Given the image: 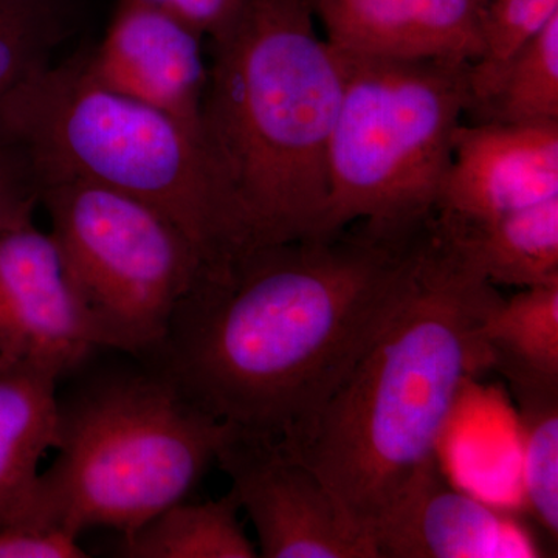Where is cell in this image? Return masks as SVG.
<instances>
[{"instance_id":"cell-14","label":"cell","mask_w":558,"mask_h":558,"mask_svg":"<svg viewBox=\"0 0 558 558\" xmlns=\"http://www.w3.org/2000/svg\"><path fill=\"white\" fill-rule=\"evenodd\" d=\"M60 381L44 366L0 360V529H38L39 464L57 442Z\"/></svg>"},{"instance_id":"cell-10","label":"cell","mask_w":558,"mask_h":558,"mask_svg":"<svg viewBox=\"0 0 558 558\" xmlns=\"http://www.w3.org/2000/svg\"><path fill=\"white\" fill-rule=\"evenodd\" d=\"M376 558H538L537 537L508 510L459 490L439 457L414 473L371 526Z\"/></svg>"},{"instance_id":"cell-20","label":"cell","mask_w":558,"mask_h":558,"mask_svg":"<svg viewBox=\"0 0 558 558\" xmlns=\"http://www.w3.org/2000/svg\"><path fill=\"white\" fill-rule=\"evenodd\" d=\"M519 405L521 484L532 517L558 538V385L510 384Z\"/></svg>"},{"instance_id":"cell-21","label":"cell","mask_w":558,"mask_h":558,"mask_svg":"<svg viewBox=\"0 0 558 558\" xmlns=\"http://www.w3.org/2000/svg\"><path fill=\"white\" fill-rule=\"evenodd\" d=\"M558 14V0H483V54L470 65V100Z\"/></svg>"},{"instance_id":"cell-15","label":"cell","mask_w":558,"mask_h":558,"mask_svg":"<svg viewBox=\"0 0 558 558\" xmlns=\"http://www.w3.org/2000/svg\"><path fill=\"white\" fill-rule=\"evenodd\" d=\"M433 226L440 240L490 284H558V197L492 218L435 213Z\"/></svg>"},{"instance_id":"cell-12","label":"cell","mask_w":558,"mask_h":558,"mask_svg":"<svg viewBox=\"0 0 558 558\" xmlns=\"http://www.w3.org/2000/svg\"><path fill=\"white\" fill-rule=\"evenodd\" d=\"M558 197V121L459 124L436 211L492 218Z\"/></svg>"},{"instance_id":"cell-22","label":"cell","mask_w":558,"mask_h":558,"mask_svg":"<svg viewBox=\"0 0 558 558\" xmlns=\"http://www.w3.org/2000/svg\"><path fill=\"white\" fill-rule=\"evenodd\" d=\"M40 205V182L31 159L0 138V234L33 222Z\"/></svg>"},{"instance_id":"cell-17","label":"cell","mask_w":558,"mask_h":558,"mask_svg":"<svg viewBox=\"0 0 558 558\" xmlns=\"http://www.w3.org/2000/svg\"><path fill=\"white\" fill-rule=\"evenodd\" d=\"M490 368L510 384L558 385V284L501 300L481 328Z\"/></svg>"},{"instance_id":"cell-5","label":"cell","mask_w":558,"mask_h":558,"mask_svg":"<svg viewBox=\"0 0 558 558\" xmlns=\"http://www.w3.org/2000/svg\"><path fill=\"white\" fill-rule=\"evenodd\" d=\"M0 138L24 150L40 186L84 180L153 205L189 236L205 270L242 253L199 135L101 84L87 50L53 62L0 105Z\"/></svg>"},{"instance_id":"cell-25","label":"cell","mask_w":558,"mask_h":558,"mask_svg":"<svg viewBox=\"0 0 558 558\" xmlns=\"http://www.w3.org/2000/svg\"><path fill=\"white\" fill-rule=\"evenodd\" d=\"M0 360H2V359H0Z\"/></svg>"},{"instance_id":"cell-8","label":"cell","mask_w":558,"mask_h":558,"mask_svg":"<svg viewBox=\"0 0 558 558\" xmlns=\"http://www.w3.org/2000/svg\"><path fill=\"white\" fill-rule=\"evenodd\" d=\"M258 534L264 558H376L317 473L271 436L233 433L216 458Z\"/></svg>"},{"instance_id":"cell-2","label":"cell","mask_w":558,"mask_h":558,"mask_svg":"<svg viewBox=\"0 0 558 558\" xmlns=\"http://www.w3.org/2000/svg\"><path fill=\"white\" fill-rule=\"evenodd\" d=\"M501 300L440 240L432 218L380 328L318 409L279 438L366 537L407 481L438 457L465 384L490 368L481 328Z\"/></svg>"},{"instance_id":"cell-4","label":"cell","mask_w":558,"mask_h":558,"mask_svg":"<svg viewBox=\"0 0 558 558\" xmlns=\"http://www.w3.org/2000/svg\"><path fill=\"white\" fill-rule=\"evenodd\" d=\"M75 379L58 387L57 458L39 476L40 531H134L190 497L234 429L138 359Z\"/></svg>"},{"instance_id":"cell-7","label":"cell","mask_w":558,"mask_h":558,"mask_svg":"<svg viewBox=\"0 0 558 558\" xmlns=\"http://www.w3.org/2000/svg\"><path fill=\"white\" fill-rule=\"evenodd\" d=\"M40 205L98 348L148 359L204 270L193 242L153 205L84 180L43 183Z\"/></svg>"},{"instance_id":"cell-18","label":"cell","mask_w":558,"mask_h":558,"mask_svg":"<svg viewBox=\"0 0 558 558\" xmlns=\"http://www.w3.org/2000/svg\"><path fill=\"white\" fill-rule=\"evenodd\" d=\"M468 112L476 124L558 121V14L501 69Z\"/></svg>"},{"instance_id":"cell-16","label":"cell","mask_w":558,"mask_h":558,"mask_svg":"<svg viewBox=\"0 0 558 558\" xmlns=\"http://www.w3.org/2000/svg\"><path fill=\"white\" fill-rule=\"evenodd\" d=\"M240 510L231 490L215 501L183 499L121 534L113 553L124 558L259 557L242 527Z\"/></svg>"},{"instance_id":"cell-24","label":"cell","mask_w":558,"mask_h":558,"mask_svg":"<svg viewBox=\"0 0 558 558\" xmlns=\"http://www.w3.org/2000/svg\"><path fill=\"white\" fill-rule=\"evenodd\" d=\"M174 14L204 38H215L240 16L245 0H145Z\"/></svg>"},{"instance_id":"cell-11","label":"cell","mask_w":558,"mask_h":558,"mask_svg":"<svg viewBox=\"0 0 558 558\" xmlns=\"http://www.w3.org/2000/svg\"><path fill=\"white\" fill-rule=\"evenodd\" d=\"M204 39L145 0H117L105 38L87 50V62L109 89L168 113L199 135L208 80Z\"/></svg>"},{"instance_id":"cell-6","label":"cell","mask_w":558,"mask_h":558,"mask_svg":"<svg viewBox=\"0 0 558 558\" xmlns=\"http://www.w3.org/2000/svg\"><path fill=\"white\" fill-rule=\"evenodd\" d=\"M339 53L344 87L330 135L323 236L357 222L413 233L435 216L469 108L472 64Z\"/></svg>"},{"instance_id":"cell-23","label":"cell","mask_w":558,"mask_h":558,"mask_svg":"<svg viewBox=\"0 0 558 558\" xmlns=\"http://www.w3.org/2000/svg\"><path fill=\"white\" fill-rule=\"evenodd\" d=\"M78 538L62 531L0 529V558H84Z\"/></svg>"},{"instance_id":"cell-19","label":"cell","mask_w":558,"mask_h":558,"mask_svg":"<svg viewBox=\"0 0 558 558\" xmlns=\"http://www.w3.org/2000/svg\"><path fill=\"white\" fill-rule=\"evenodd\" d=\"M80 0H0V105L80 31Z\"/></svg>"},{"instance_id":"cell-3","label":"cell","mask_w":558,"mask_h":558,"mask_svg":"<svg viewBox=\"0 0 558 558\" xmlns=\"http://www.w3.org/2000/svg\"><path fill=\"white\" fill-rule=\"evenodd\" d=\"M310 0H245L211 38L199 137L242 252L323 236L344 87Z\"/></svg>"},{"instance_id":"cell-13","label":"cell","mask_w":558,"mask_h":558,"mask_svg":"<svg viewBox=\"0 0 558 558\" xmlns=\"http://www.w3.org/2000/svg\"><path fill=\"white\" fill-rule=\"evenodd\" d=\"M326 40L357 57L478 61L483 0H310Z\"/></svg>"},{"instance_id":"cell-1","label":"cell","mask_w":558,"mask_h":558,"mask_svg":"<svg viewBox=\"0 0 558 558\" xmlns=\"http://www.w3.org/2000/svg\"><path fill=\"white\" fill-rule=\"evenodd\" d=\"M202 270L142 362L213 417L282 438L343 379L409 281L422 236L359 222Z\"/></svg>"},{"instance_id":"cell-9","label":"cell","mask_w":558,"mask_h":558,"mask_svg":"<svg viewBox=\"0 0 558 558\" xmlns=\"http://www.w3.org/2000/svg\"><path fill=\"white\" fill-rule=\"evenodd\" d=\"M97 349L51 234L33 222L0 234V359L62 379Z\"/></svg>"}]
</instances>
